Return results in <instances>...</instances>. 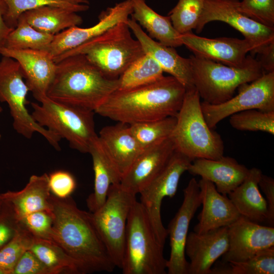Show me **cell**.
Instances as JSON below:
<instances>
[{
	"label": "cell",
	"mask_w": 274,
	"mask_h": 274,
	"mask_svg": "<svg viewBox=\"0 0 274 274\" xmlns=\"http://www.w3.org/2000/svg\"><path fill=\"white\" fill-rule=\"evenodd\" d=\"M52 241L80 262L86 272H112L115 265L94 225L92 213L80 209L70 196L51 198Z\"/></svg>",
	"instance_id": "cell-1"
},
{
	"label": "cell",
	"mask_w": 274,
	"mask_h": 274,
	"mask_svg": "<svg viewBox=\"0 0 274 274\" xmlns=\"http://www.w3.org/2000/svg\"><path fill=\"white\" fill-rule=\"evenodd\" d=\"M186 90L174 77L164 76L146 85L117 90L94 112L128 125L176 116Z\"/></svg>",
	"instance_id": "cell-2"
},
{
	"label": "cell",
	"mask_w": 274,
	"mask_h": 274,
	"mask_svg": "<svg viewBox=\"0 0 274 274\" xmlns=\"http://www.w3.org/2000/svg\"><path fill=\"white\" fill-rule=\"evenodd\" d=\"M56 63L55 76L46 92L53 100L95 112L118 89V78L106 77L83 54Z\"/></svg>",
	"instance_id": "cell-3"
},
{
	"label": "cell",
	"mask_w": 274,
	"mask_h": 274,
	"mask_svg": "<svg viewBox=\"0 0 274 274\" xmlns=\"http://www.w3.org/2000/svg\"><path fill=\"white\" fill-rule=\"evenodd\" d=\"M176 123L170 136L175 150L192 161L217 159L224 155L220 135L208 125L203 115L200 97L194 87L187 89Z\"/></svg>",
	"instance_id": "cell-4"
},
{
	"label": "cell",
	"mask_w": 274,
	"mask_h": 274,
	"mask_svg": "<svg viewBox=\"0 0 274 274\" xmlns=\"http://www.w3.org/2000/svg\"><path fill=\"white\" fill-rule=\"evenodd\" d=\"M79 54L84 55L106 77L116 79L145 53L140 42L132 37L127 22H121L54 60L57 62Z\"/></svg>",
	"instance_id": "cell-5"
},
{
	"label": "cell",
	"mask_w": 274,
	"mask_h": 274,
	"mask_svg": "<svg viewBox=\"0 0 274 274\" xmlns=\"http://www.w3.org/2000/svg\"><path fill=\"white\" fill-rule=\"evenodd\" d=\"M194 87L203 101L212 105L224 102L242 84L251 82L264 74L258 60L247 55L242 66L226 65L196 56L189 57Z\"/></svg>",
	"instance_id": "cell-6"
},
{
	"label": "cell",
	"mask_w": 274,
	"mask_h": 274,
	"mask_svg": "<svg viewBox=\"0 0 274 274\" xmlns=\"http://www.w3.org/2000/svg\"><path fill=\"white\" fill-rule=\"evenodd\" d=\"M31 102L33 119L40 126L64 139L70 146L88 153L90 144L98 135L95 131L94 112L84 108L53 100L46 95Z\"/></svg>",
	"instance_id": "cell-7"
},
{
	"label": "cell",
	"mask_w": 274,
	"mask_h": 274,
	"mask_svg": "<svg viewBox=\"0 0 274 274\" xmlns=\"http://www.w3.org/2000/svg\"><path fill=\"white\" fill-rule=\"evenodd\" d=\"M147 214L136 200L128 217L121 267L124 274H164L167 260Z\"/></svg>",
	"instance_id": "cell-8"
},
{
	"label": "cell",
	"mask_w": 274,
	"mask_h": 274,
	"mask_svg": "<svg viewBox=\"0 0 274 274\" xmlns=\"http://www.w3.org/2000/svg\"><path fill=\"white\" fill-rule=\"evenodd\" d=\"M29 89L19 63L14 59L2 56L0 60V101L6 102L13 118L15 131L26 139L35 132L43 135L55 149L59 150L61 139L33 119L26 108Z\"/></svg>",
	"instance_id": "cell-9"
},
{
	"label": "cell",
	"mask_w": 274,
	"mask_h": 274,
	"mask_svg": "<svg viewBox=\"0 0 274 274\" xmlns=\"http://www.w3.org/2000/svg\"><path fill=\"white\" fill-rule=\"evenodd\" d=\"M136 195L112 185L103 205L92 213L99 236L116 267L121 268L125 249L126 225Z\"/></svg>",
	"instance_id": "cell-10"
},
{
	"label": "cell",
	"mask_w": 274,
	"mask_h": 274,
	"mask_svg": "<svg viewBox=\"0 0 274 274\" xmlns=\"http://www.w3.org/2000/svg\"><path fill=\"white\" fill-rule=\"evenodd\" d=\"M192 160L176 150L159 174L139 193L144 208L159 244L163 247L168 236L163 225L161 208L163 199L173 198L177 192L180 179L187 171Z\"/></svg>",
	"instance_id": "cell-11"
},
{
	"label": "cell",
	"mask_w": 274,
	"mask_h": 274,
	"mask_svg": "<svg viewBox=\"0 0 274 274\" xmlns=\"http://www.w3.org/2000/svg\"><path fill=\"white\" fill-rule=\"evenodd\" d=\"M238 88L237 94L224 102H201L203 115L210 128H214L222 120L239 112L252 109L274 111V72L264 73Z\"/></svg>",
	"instance_id": "cell-12"
},
{
	"label": "cell",
	"mask_w": 274,
	"mask_h": 274,
	"mask_svg": "<svg viewBox=\"0 0 274 274\" xmlns=\"http://www.w3.org/2000/svg\"><path fill=\"white\" fill-rule=\"evenodd\" d=\"M239 0H206L196 32L200 33L208 23L219 21L226 23L240 32L253 47L251 54H259L274 42V27L260 24L249 17L238 8Z\"/></svg>",
	"instance_id": "cell-13"
},
{
	"label": "cell",
	"mask_w": 274,
	"mask_h": 274,
	"mask_svg": "<svg viewBox=\"0 0 274 274\" xmlns=\"http://www.w3.org/2000/svg\"><path fill=\"white\" fill-rule=\"evenodd\" d=\"M182 203L167 229L170 253L167 260L168 274H188L189 262L186 258L185 244L190 222L201 204L198 182L192 178L183 190Z\"/></svg>",
	"instance_id": "cell-14"
},
{
	"label": "cell",
	"mask_w": 274,
	"mask_h": 274,
	"mask_svg": "<svg viewBox=\"0 0 274 274\" xmlns=\"http://www.w3.org/2000/svg\"><path fill=\"white\" fill-rule=\"evenodd\" d=\"M228 248L223 255L224 262H239L258 252L274 246V228L241 216L227 226Z\"/></svg>",
	"instance_id": "cell-15"
},
{
	"label": "cell",
	"mask_w": 274,
	"mask_h": 274,
	"mask_svg": "<svg viewBox=\"0 0 274 274\" xmlns=\"http://www.w3.org/2000/svg\"><path fill=\"white\" fill-rule=\"evenodd\" d=\"M132 13L131 0L117 3L102 11L98 22L95 25L87 28L75 26L54 35L48 52L54 59L98 36L114 25L127 22Z\"/></svg>",
	"instance_id": "cell-16"
},
{
	"label": "cell",
	"mask_w": 274,
	"mask_h": 274,
	"mask_svg": "<svg viewBox=\"0 0 274 274\" xmlns=\"http://www.w3.org/2000/svg\"><path fill=\"white\" fill-rule=\"evenodd\" d=\"M182 44L196 56L230 66L239 67L246 62L253 47L247 40L222 37L207 38L192 32L180 35Z\"/></svg>",
	"instance_id": "cell-17"
},
{
	"label": "cell",
	"mask_w": 274,
	"mask_h": 274,
	"mask_svg": "<svg viewBox=\"0 0 274 274\" xmlns=\"http://www.w3.org/2000/svg\"><path fill=\"white\" fill-rule=\"evenodd\" d=\"M175 151L170 138L143 149L122 176L121 187L134 195L140 193L163 169Z\"/></svg>",
	"instance_id": "cell-18"
},
{
	"label": "cell",
	"mask_w": 274,
	"mask_h": 274,
	"mask_svg": "<svg viewBox=\"0 0 274 274\" xmlns=\"http://www.w3.org/2000/svg\"><path fill=\"white\" fill-rule=\"evenodd\" d=\"M227 226L203 233L188 234L185 253L189 258L188 274H210L212 265L228 248Z\"/></svg>",
	"instance_id": "cell-19"
},
{
	"label": "cell",
	"mask_w": 274,
	"mask_h": 274,
	"mask_svg": "<svg viewBox=\"0 0 274 274\" xmlns=\"http://www.w3.org/2000/svg\"><path fill=\"white\" fill-rule=\"evenodd\" d=\"M0 54L11 57L19 63L29 91L36 99L46 95L56 69V63L48 51L2 47Z\"/></svg>",
	"instance_id": "cell-20"
},
{
	"label": "cell",
	"mask_w": 274,
	"mask_h": 274,
	"mask_svg": "<svg viewBox=\"0 0 274 274\" xmlns=\"http://www.w3.org/2000/svg\"><path fill=\"white\" fill-rule=\"evenodd\" d=\"M198 184L202 208L193 231L203 233L228 226L241 216L229 198L219 192L212 182L201 178Z\"/></svg>",
	"instance_id": "cell-21"
},
{
	"label": "cell",
	"mask_w": 274,
	"mask_h": 274,
	"mask_svg": "<svg viewBox=\"0 0 274 274\" xmlns=\"http://www.w3.org/2000/svg\"><path fill=\"white\" fill-rule=\"evenodd\" d=\"M127 23L145 53L151 56L164 72L174 77L186 89L194 87L189 58L181 56L174 47L165 46L150 37L132 17L128 19Z\"/></svg>",
	"instance_id": "cell-22"
},
{
	"label": "cell",
	"mask_w": 274,
	"mask_h": 274,
	"mask_svg": "<svg viewBox=\"0 0 274 274\" xmlns=\"http://www.w3.org/2000/svg\"><path fill=\"white\" fill-rule=\"evenodd\" d=\"M249 169L234 158L223 155L217 159H195L187 171L212 182L219 192L227 195L244 181Z\"/></svg>",
	"instance_id": "cell-23"
},
{
	"label": "cell",
	"mask_w": 274,
	"mask_h": 274,
	"mask_svg": "<svg viewBox=\"0 0 274 274\" xmlns=\"http://www.w3.org/2000/svg\"><path fill=\"white\" fill-rule=\"evenodd\" d=\"M88 153L92 160L94 180L93 192L86 202L93 213L105 203L110 187L120 184L122 176L98 135L91 141Z\"/></svg>",
	"instance_id": "cell-24"
},
{
	"label": "cell",
	"mask_w": 274,
	"mask_h": 274,
	"mask_svg": "<svg viewBox=\"0 0 274 274\" xmlns=\"http://www.w3.org/2000/svg\"><path fill=\"white\" fill-rule=\"evenodd\" d=\"M51 194L47 174L32 175L24 188L20 191H8L1 193L2 198L12 206L18 221L32 212H51Z\"/></svg>",
	"instance_id": "cell-25"
},
{
	"label": "cell",
	"mask_w": 274,
	"mask_h": 274,
	"mask_svg": "<svg viewBox=\"0 0 274 274\" xmlns=\"http://www.w3.org/2000/svg\"><path fill=\"white\" fill-rule=\"evenodd\" d=\"M98 136L122 177L143 150L125 123L106 126Z\"/></svg>",
	"instance_id": "cell-26"
},
{
	"label": "cell",
	"mask_w": 274,
	"mask_h": 274,
	"mask_svg": "<svg viewBox=\"0 0 274 274\" xmlns=\"http://www.w3.org/2000/svg\"><path fill=\"white\" fill-rule=\"evenodd\" d=\"M262 174L259 168L250 169L244 181L228 194L241 216L259 224L266 222L267 214L266 202L258 186Z\"/></svg>",
	"instance_id": "cell-27"
},
{
	"label": "cell",
	"mask_w": 274,
	"mask_h": 274,
	"mask_svg": "<svg viewBox=\"0 0 274 274\" xmlns=\"http://www.w3.org/2000/svg\"><path fill=\"white\" fill-rule=\"evenodd\" d=\"M131 1V17L146 29L150 37L168 47L175 48L183 45L180 35L174 27L168 16H164L156 13L145 0Z\"/></svg>",
	"instance_id": "cell-28"
},
{
	"label": "cell",
	"mask_w": 274,
	"mask_h": 274,
	"mask_svg": "<svg viewBox=\"0 0 274 274\" xmlns=\"http://www.w3.org/2000/svg\"><path fill=\"white\" fill-rule=\"evenodd\" d=\"M20 17L36 29L52 35L78 26L83 22L78 13L50 6L26 11Z\"/></svg>",
	"instance_id": "cell-29"
},
{
	"label": "cell",
	"mask_w": 274,
	"mask_h": 274,
	"mask_svg": "<svg viewBox=\"0 0 274 274\" xmlns=\"http://www.w3.org/2000/svg\"><path fill=\"white\" fill-rule=\"evenodd\" d=\"M29 250L48 268L52 274L87 273L80 262L52 241L34 237Z\"/></svg>",
	"instance_id": "cell-30"
},
{
	"label": "cell",
	"mask_w": 274,
	"mask_h": 274,
	"mask_svg": "<svg viewBox=\"0 0 274 274\" xmlns=\"http://www.w3.org/2000/svg\"><path fill=\"white\" fill-rule=\"evenodd\" d=\"M163 73L159 63L151 56L145 53L118 78L117 90H128L153 83L162 78Z\"/></svg>",
	"instance_id": "cell-31"
},
{
	"label": "cell",
	"mask_w": 274,
	"mask_h": 274,
	"mask_svg": "<svg viewBox=\"0 0 274 274\" xmlns=\"http://www.w3.org/2000/svg\"><path fill=\"white\" fill-rule=\"evenodd\" d=\"M54 35L39 31L21 17L7 36L3 46L10 49L48 51Z\"/></svg>",
	"instance_id": "cell-32"
},
{
	"label": "cell",
	"mask_w": 274,
	"mask_h": 274,
	"mask_svg": "<svg viewBox=\"0 0 274 274\" xmlns=\"http://www.w3.org/2000/svg\"><path fill=\"white\" fill-rule=\"evenodd\" d=\"M7 7L5 20L7 25L14 28L18 18L24 12L50 6L64 8L76 13L87 11L88 0H3Z\"/></svg>",
	"instance_id": "cell-33"
},
{
	"label": "cell",
	"mask_w": 274,
	"mask_h": 274,
	"mask_svg": "<svg viewBox=\"0 0 274 274\" xmlns=\"http://www.w3.org/2000/svg\"><path fill=\"white\" fill-rule=\"evenodd\" d=\"M176 123V117L136 123L129 125L131 133L142 149L170 138Z\"/></svg>",
	"instance_id": "cell-34"
},
{
	"label": "cell",
	"mask_w": 274,
	"mask_h": 274,
	"mask_svg": "<svg viewBox=\"0 0 274 274\" xmlns=\"http://www.w3.org/2000/svg\"><path fill=\"white\" fill-rule=\"evenodd\" d=\"M221 273L273 274L274 246L262 250L242 262H223Z\"/></svg>",
	"instance_id": "cell-35"
},
{
	"label": "cell",
	"mask_w": 274,
	"mask_h": 274,
	"mask_svg": "<svg viewBox=\"0 0 274 274\" xmlns=\"http://www.w3.org/2000/svg\"><path fill=\"white\" fill-rule=\"evenodd\" d=\"M206 0H179L168 13L176 30L183 35L195 29L202 13Z\"/></svg>",
	"instance_id": "cell-36"
},
{
	"label": "cell",
	"mask_w": 274,
	"mask_h": 274,
	"mask_svg": "<svg viewBox=\"0 0 274 274\" xmlns=\"http://www.w3.org/2000/svg\"><path fill=\"white\" fill-rule=\"evenodd\" d=\"M229 123L238 130L260 131L273 135L274 111L252 109L239 112L229 117Z\"/></svg>",
	"instance_id": "cell-37"
},
{
	"label": "cell",
	"mask_w": 274,
	"mask_h": 274,
	"mask_svg": "<svg viewBox=\"0 0 274 274\" xmlns=\"http://www.w3.org/2000/svg\"><path fill=\"white\" fill-rule=\"evenodd\" d=\"M34 236L19 223L15 235L0 249V267L12 272L18 260L31 246Z\"/></svg>",
	"instance_id": "cell-38"
},
{
	"label": "cell",
	"mask_w": 274,
	"mask_h": 274,
	"mask_svg": "<svg viewBox=\"0 0 274 274\" xmlns=\"http://www.w3.org/2000/svg\"><path fill=\"white\" fill-rule=\"evenodd\" d=\"M19 222L35 237L52 241L53 222L52 212H32L21 218Z\"/></svg>",
	"instance_id": "cell-39"
},
{
	"label": "cell",
	"mask_w": 274,
	"mask_h": 274,
	"mask_svg": "<svg viewBox=\"0 0 274 274\" xmlns=\"http://www.w3.org/2000/svg\"><path fill=\"white\" fill-rule=\"evenodd\" d=\"M238 8L253 20L274 27V0H242L239 2Z\"/></svg>",
	"instance_id": "cell-40"
},
{
	"label": "cell",
	"mask_w": 274,
	"mask_h": 274,
	"mask_svg": "<svg viewBox=\"0 0 274 274\" xmlns=\"http://www.w3.org/2000/svg\"><path fill=\"white\" fill-rule=\"evenodd\" d=\"M19 228V222L12 206L3 199L0 211V249L13 238Z\"/></svg>",
	"instance_id": "cell-41"
},
{
	"label": "cell",
	"mask_w": 274,
	"mask_h": 274,
	"mask_svg": "<svg viewBox=\"0 0 274 274\" xmlns=\"http://www.w3.org/2000/svg\"><path fill=\"white\" fill-rule=\"evenodd\" d=\"M49 186L51 193L61 198L71 196L76 187V182L73 176L68 172L56 170L50 175Z\"/></svg>",
	"instance_id": "cell-42"
},
{
	"label": "cell",
	"mask_w": 274,
	"mask_h": 274,
	"mask_svg": "<svg viewBox=\"0 0 274 274\" xmlns=\"http://www.w3.org/2000/svg\"><path fill=\"white\" fill-rule=\"evenodd\" d=\"M12 274H52L48 268L29 250L25 252L14 266Z\"/></svg>",
	"instance_id": "cell-43"
},
{
	"label": "cell",
	"mask_w": 274,
	"mask_h": 274,
	"mask_svg": "<svg viewBox=\"0 0 274 274\" xmlns=\"http://www.w3.org/2000/svg\"><path fill=\"white\" fill-rule=\"evenodd\" d=\"M259 188L265 195L267 214L266 222L269 226L274 225V180L271 177L262 174L258 182Z\"/></svg>",
	"instance_id": "cell-44"
},
{
	"label": "cell",
	"mask_w": 274,
	"mask_h": 274,
	"mask_svg": "<svg viewBox=\"0 0 274 274\" xmlns=\"http://www.w3.org/2000/svg\"><path fill=\"white\" fill-rule=\"evenodd\" d=\"M264 73L274 72V42L264 48L258 54L256 59Z\"/></svg>",
	"instance_id": "cell-45"
},
{
	"label": "cell",
	"mask_w": 274,
	"mask_h": 274,
	"mask_svg": "<svg viewBox=\"0 0 274 274\" xmlns=\"http://www.w3.org/2000/svg\"><path fill=\"white\" fill-rule=\"evenodd\" d=\"M7 7L3 0H0V48L5 43L6 39L13 28L9 27L5 20Z\"/></svg>",
	"instance_id": "cell-46"
},
{
	"label": "cell",
	"mask_w": 274,
	"mask_h": 274,
	"mask_svg": "<svg viewBox=\"0 0 274 274\" xmlns=\"http://www.w3.org/2000/svg\"><path fill=\"white\" fill-rule=\"evenodd\" d=\"M0 274H12V272L9 270L0 267Z\"/></svg>",
	"instance_id": "cell-47"
},
{
	"label": "cell",
	"mask_w": 274,
	"mask_h": 274,
	"mask_svg": "<svg viewBox=\"0 0 274 274\" xmlns=\"http://www.w3.org/2000/svg\"><path fill=\"white\" fill-rule=\"evenodd\" d=\"M3 199L2 198L1 193H0V211H1L2 204H3Z\"/></svg>",
	"instance_id": "cell-48"
},
{
	"label": "cell",
	"mask_w": 274,
	"mask_h": 274,
	"mask_svg": "<svg viewBox=\"0 0 274 274\" xmlns=\"http://www.w3.org/2000/svg\"><path fill=\"white\" fill-rule=\"evenodd\" d=\"M3 111V108L0 106V114L2 113V112ZM1 138V135L0 134V139Z\"/></svg>",
	"instance_id": "cell-49"
}]
</instances>
